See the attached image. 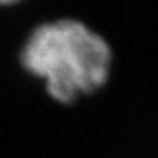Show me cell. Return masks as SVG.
I'll use <instances>...</instances> for the list:
<instances>
[{
	"label": "cell",
	"mask_w": 158,
	"mask_h": 158,
	"mask_svg": "<svg viewBox=\"0 0 158 158\" xmlns=\"http://www.w3.org/2000/svg\"><path fill=\"white\" fill-rule=\"evenodd\" d=\"M21 64L58 103H74L108 82L113 52L102 35L77 19L37 26L21 50Z\"/></svg>",
	"instance_id": "cell-1"
}]
</instances>
